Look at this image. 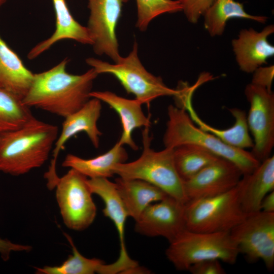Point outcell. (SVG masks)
I'll return each mask as SVG.
<instances>
[{
    "label": "cell",
    "mask_w": 274,
    "mask_h": 274,
    "mask_svg": "<svg viewBox=\"0 0 274 274\" xmlns=\"http://www.w3.org/2000/svg\"><path fill=\"white\" fill-rule=\"evenodd\" d=\"M215 0H179L187 20L196 23Z\"/></svg>",
    "instance_id": "f1b7e54d"
},
{
    "label": "cell",
    "mask_w": 274,
    "mask_h": 274,
    "mask_svg": "<svg viewBox=\"0 0 274 274\" xmlns=\"http://www.w3.org/2000/svg\"><path fill=\"white\" fill-rule=\"evenodd\" d=\"M137 21L136 27L146 31L150 22L165 13H174L182 11L179 0H136Z\"/></svg>",
    "instance_id": "83f0119b"
},
{
    "label": "cell",
    "mask_w": 274,
    "mask_h": 274,
    "mask_svg": "<svg viewBox=\"0 0 274 274\" xmlns=\"http://www.w3.org/2000/svg\"><path fill=\"white\" fill-rule=\"evenodd\" d=\"M127 158L126 151L117 142L107 152L91 159H83L68 154L62 166L75 169L89 179L108 178L114 175L113 167L117 164L125 162Z\"/></svg>",
    "instance_id": "603a6c76"
},
{
    "label": "cell",
    "mask_w": 274,
    "mask_h": 274,
    "mask_svg": "<svg viewBox=\"0 0 274 274\" xmlns=\"http://www.w3.org/2000/svg\"><path fill=\"white\" fill-rule=\"evenodd\" d=\"M173 156L176 168L183 181L220 158L193 144H184L174 148Z\"/></svg>",
    "instance_id": "484cf974"
},
{
    "label": "cell",
    "mask_w": 274,
    "mask_h": 274,
    "mask_svg": "<svg viewBox=\"0 0 274 274\" xmlns=\"http://www.w3.org/2000/svg\"><path fill=\"white\" fill-rule=\"evenodd\" d=\"M237 186L244 212L249 214L259 211L263 197L274 191L273 155L261 162L251 173L243 175Z\"/></svg>",
    "instance_id": "e0dca14e"
},
{
    "label": "cell",
    "mask_w": 274,
    "mask_h": 274,
    "mask_svg": "<svg viewBox=\"0 0 274 274\" xmlns=\"http://www.w3.org/2000/svg\"><path fill=\"white\" fill-rule=\"evenodd\" d=\"M87 177L75 169L57 181L56 198L65 225L69 229L82 231L88 228L96 215V207Z\"/></svg>",
    "instance_id": "ba28073f"
},
{
    "label": "cell",
    "mask_w": 274,
    "mask_h": 274,
    "mask_svg": "<svg viewBox=\"0 0 274 274\" xmlns=\"http://www.w3.org/2000/svg\"><path fill=\"white\" fill-rule=\"evenodd\" d=\"M260 211L266 213H274V191L267 194L262 199Z\"/></svg>",
    "instance_id": "d6a6232c"
},
{
    "label": "cell",
    "mask_w": 274,
    "mask_h": 274,
    "mask_svg": "<svg viewBox=\"0 0 274 274\" xmlns=\"http://www.w3.org/2000/svg\"><path fill=\"white\" fill-rule=\"evenodd\" d=\"M230 234L239 254L250 262L261 260L268 270L274 267V213L259 211L247 214Z\"/></svg>",
    "instance_id": "9c48e42d"
},
{
    "label": "cell",
    "mask_w": 274,
    "mask_h": 274,
    "mask_svg": "<svg viewBox=\"0 0 274 274\" xmlns=\"http://www.w3.org/2000/svg\"><path fill=\"white\" fill-rule=\"evenodd\" d=\"M245 94L250 104L247 119L253 137L251 153L261 162L270 156L274 146V94L251 83L246 86Z\"/></svg>",
    "instance_id": "30bf717a"
},
{
    "label": "cell",
    "mask_w": 274,
    "mask_h": 274,
    "mask_svg": "<svg viewBox=\"0 0 274 274\" xmlns=\"http://www.w3.org/2000/svg\"><path fill=\"white\" fill-rule=\"evenodd\" d=\"M193 274H224L225 271L220 260L209 259L198 262L192 265L188 270Z\"/></svg>",
    "instance_id": "4dcf8cb0"
},
{
    "label": "cell",
    "mask_w": 274,
    "mask_h": 274,
    "mask_svg": "<svg viewBox=\"0 0 274 274\" xmlns=\"http://www.w3.org/2000/svg\"><path fill=\"white\" fill-rule=\"evenodd\" d=\"M7 0H0V8L5 4Z\"/></svg>",
    "instance_id": "836d02e7"
},
{
    "label": "cell",
    "mask_w": 274,
    "mask_h": 274,
    "mask_svg": "<svg viewBox=\"0 0 274 274\" xmlns=\"http://www.w3.org/2000/svg\"><path fill=\"white\" fill-rule=\"evenodd\" d=\"M143 150L136 160L121 163L113 167L114 174L123 179H138L147 182L164 191L183 203L187 201L184 181L179 175L174 160V148L155 151L150 146L152 138L149 127L142 131Z\"/></svg>",
    "instance_id": "277c9868"
},
{
    "label": "cell",
    "mask_w": 274,
    "mask_h": 274,
    "mask_svg": "<svg viewBox=\"0 0 274 274\" xmlns=\"http://www.w3.org/2000/svg\"><path fill=\"white\" fill-rule=\"evenodd\" d=\"M128 1L88 0L90 15L86 27L93 51L98 55H107L114 62L121 57L116 30L123 4Z\"/></svg>",
    "instance_id": "8fae6325"
},
{
    "label": "cell",
    "mask_w": 274,
    "mask_h": 274,
    "mask_svg": "<svg viewBox=\"0 0 274 274\" xmlns=\"http://www.w3.org/2000/svg\"><path fill=\"white\" fill-rule=\"evenodd\" d=\"M273 32V24L266 26L260 31L252 28L243 29L232 40L235 60L242 72L252 73L274 55V46L268 40Z\"/></svg>",
    "instance_id": "2e32d148"
},
{
    "label": "cell",
    "mask_w": 274,
    "mask_h": 274,
    "mask_svg": "<svg viewBox=\"0 0 274 274\" xmlns=\"http://www.w3.org/2000/svg\"><path fill=\"white\" fill-rule=\"evenodd\" d=\"M192 95L189 94L182 100V107L189 113L190 118L201 129L209 132L225 144L233 148L246 150L252 148L254 145L248 127L247 114L241 109H228L234 119L233 125L226 129H218L207 124L196 114L192 105Z\"/></svg>",
    "instance_id": "ffe728a7"
},
{
    "label": "cell",
    "mask_w": 274,
    "mask_h": 274,
    "mask_svg": "<svg viewBox=\"0 0 274 274\" xmlns=\"http://www.w3.org/2000/svg\"><path fill=\"white\" fill-rule=\"evenodd\" d=\"M31 249L30 246L14 243L7 239L0 237V255L5 261L10 259L12 252H29Z\"/></svg>",
    "instance_id": "1f68e13d"
},
{
    "label": "cell",
    "mask_w": 274,
    "mask_h": 274,
    "mask_svg": "<svg viewBox=\"0 0 274 274\" xmlns=\"http://www.w3.org/2000/svg\"><path fill=\"white\" fill-rule=\"evenodd\" d=\"M22 98L0 87V133L19 129L35 117Z\"/></svg>",
    "instance_id": "4316f807"
},
{
    "label": "cell",
    "mask_w": 274,
    "mask_h": 274,
    "mask_svg": "<svg viewBox=\"0 0 274 274\" xmlns=\"http://www.w3.org/2000/svg\"><path fill=\"white\" fill-rule=\"evenodd\" d=\"M88 184L92 193L99 196L105 203L102 210L104 215L114 224L118 232L120 242V254L118 259L114 262L120 273L138 265L136 261L128 255L125 242V226L128 217L125 206L118 194L116 184L108 178L88 179Z\"/></svg>",
    "instance_id": "9a60e30c"
},
{
    "label": "cell",
    "mask_w": 274,
    "mask_h": 274,
    "mask_svg": "<svg viewBox=\"0 0 274 274\" xmlns=\"http://www.w3.org/2000/svg\"><path fill=\"white\" fill-rule=\"evenodd\" d=\"M242 176V172L234 163L219 158L184 181L187 201L225 193L237 185Z\"/></svg>",
    "instance_id": "5bb4252c"
},
{
    "label": "cell",
    "mask_w": 274,
    "mask_h": 274,
    "mask_svg": "<svg viewBox=\"0 0 274 274\" xmlns=\"http://www.w3.org/2000/svg\"><path fill=\"white\" fill-rule=\"evenodd\" d=\"M90 97L96 98L109 105L118 114L122 126V133L118 142L121 145L129 146L132 150L138 149L132 138L134 129L142 127H150V118L147 117L136 99H130L120 96L109 91H91Z\"/></svg>",
    "instance_id": "d6986e66"
},
{
    "label": "cell",
    "mask_w": 274,
    "mask_h": 274,
    "mask_svg": "<svg viewBox=\"0 0 274 274\" xmlns=\"http://www.w3.org/2000/svg\"><path fill=\"white\" fill-rule=\"evenodd\" d=\"M33 76L34 74L27 68L0 36V87L23 98Z\"/></svg>",
    "instance_id": "7402d4cb"
},
{
    "label": "cell",
    "mask_w": 274,
    "mask_h": 274,
    "mask_svg": "<svg viewBox=\"0 0 274 274\" xmlns=\"http://www.w3.org/2000/svg\"><path fill=\"white\" fill-rule=\"evenodd\" d=\"M115 183L128 216L135 221L149 205L169 196L160 188L141 180L119 177Z\"/></svg>",
    "instance_id": "44dd1931"
},
{
    "label": "cell",
    "mask_w": 274,
    "mask_h": 274,
    "mask_svg": "<svg viewBox=\"0 0 274 274\" xmlns=\"http://www.w3.org/2000/svg\"><path fill=\"white\" fill-rule=\"evenodd\" d=\"M202 16L204 27L211 37L222 35L227 21L231 19H245L260 23H265L268 19L265 16L249 14L243 4L235 0H215Z\"/></svg>",
    "instance_id": "cb8c5ba5"
},
{
    "label": "cell",
    "mask_w": 274,
    "mask_h": 274,
    "mask_svg": "<svg viewBox=\"0 0 274 274\" xmlns=\"http://www.w3.org/2000/svg\"><path fill=\"white\" fill-rule=\"evenodd\" d=\"M185 203L168 196L150 204L135 221V230L150 237L162 236L173 241L186 229Z\"/></svg>",
    "instance_id": "7c38bea8"
},
{
    "label": "cell",
    "mask_w": 274,
    "mask_h": 274,
    "mask_svg": "<svg viewBox=\"0 0 274 274\" xmlns=\"http://www.w3.org/2000/svg\"><path fill=\"white\" fill-rule=\"evenodd\" d=\"M251 83L272 91L271 87L274 78V66H260L253 73Z\"/></svg>",
    "instance_id": "f546056e"
},
{
    "label": "cell",
    "mask_w": 274,
    "mask_h": 274,
    "mask_svg": "<svg viewBox=\"0 0 274 274\" xmlns=\"http://www.w3.org/2000/svg\"><path fill=\"white\" fill-rule=\"evenodd\" d=\"M55 14V29L48 38L38 43L27 54L32 60L48 50L57 42L72 40L83 44L92 45L88 29L77 21L71 14L65 0H52Z\"/></svg>",
    "instance_id": "ac0fdd59"
},
{
    "label": "cell",
    "mask_w": 274,
    "mask_h": 274,
    "mask_svg": "<svg viewBox=\"0 0 274 274\" xmlns=\"http://www.w3.org/2000/svg\"><path fill=\"white\" fill-rule=\"evenodd\" d=\"M68 61L65 58L51 68L34 74L24 104L63 118L80 109L90 99L98 74L93 68L81 75L70 74L66 71Z\"/></svg>",
    "instance_id": "6da1fadb"
},
{
    "label": "cell",
    "mask_w": 274,
    "mask_h": 274,
    "mask_svg": "<svg viewBox=\"0 0 274 274\" xmlns=\"http://www.w3.org/2000/svg\"><path fill=\"white\" fill-rule=\"evenodd\" d=\"M247 215L240 204L237 185L223 194L185 203L186 228L193 231L229 232Z\"/></svg>",
    "instance_id": "52a82bcc"
},
{
    "label": "cell",
    "mask_w": 274,
    "mask_h": 274,
    "mask_svg": "<svg viewBox=\"0 0 274 274\" xmlns=\"http://www.w3.org/2000/svg\"><path fill=\"white\" fill-rule=\"evenodd\" d=\"M165 254L177 269L188 270L192 265L209 259L233 264L239 253L230 232H201L186 229L169 243Z\"/></svg>",
    "instance_id": "5b68a950"
},
{
    "label": "cell",
    "mask_w": 274,
    "mask_h": 274,
    "mask_svg": "<svg viewBox=\"0 0 274 274\" xmlns=\"http://www.w3.org/2000/svg\"><path fill=\"white\" fill-rule=\"evenodd\" d=\"M167 115L163 138L165 147L175 148L184 144L198 146L231 161L243 175L251 173L260 164L251 152L229 146L213 134L195 126L184 108L170 105L167 108Z\"/></svg>",
    "instance_id": "3957f363"
},
{
    "label": "cell",
    "mask_w": 274,
    "mask_h": 274,
    "mask_svg": "<svg viewBox=\"0 0 274 274\" xmlns=\"http://www.w3.org/2000/svg\"><path fill=\"white\" fill-rule=\"evenodd\" d=\"M70 243L73 254L59 266H45L36 268L38 274H111L110 264L97 258H88L83 256L78 250L71 236L64 233Z\"/></svg>",
    "instance_id": "d4e9b609"
},
{
    "label": "cell",
    "mask_w": 274,
    "mask_h": 274,
    "mask_svg": "<svg viewBox=\"0 0 274 274\" xmlns=\"http://www.w3.org/2000/svg\"><path fill=\"white\" fill-rule=\"evenodd\" d=\"M87 64L98 74H109L114 76L128 93L133 94L141 104L148 105L155 99L162 96H175L179 89L168 87L159 76H156L145 68L138 56V45L134 42L129 54L113 64L89 57Z\"/></svg>",
    "instance_id": "8992f818"
},
{
    "label": "cell",
    "mask_w": 274,
    "mask_h": 274,
    "mask_svg": "<svg viewBox=\"0 0 274 274\" xmlns=\"http://www.w3.org/2000/svg\"><path fill=\"white\" fill-rule=\"evenodd\" d=\"M58 135L57 126L35 118L19 129L0 133V171L20 176L41 167Z\"/></svg>",
    "instance_id": "7a4b0ae2"
},
{
    "label": "cell",
    "mask_w": 274,
    "mask_h": 274,
    "mask_svg": "<svg viewBox=\"0 0 274 274\" xmlns=\"http://www.w3.org/2000/svg\"><path fill=\"white\" fill-rule=\"evenodd\" d=\"M80 109L64 118L60 133L55 142L52 159L49 169L45 174L47 186L53 188L58 179L56 165L58 156L65 143L72 137L81 132H85L93 146L97 148L101 132L97 123L101 110L100 100L92 97Z\"/></svg>",
    "instance_id": "4fadbf2b"
}]
</instances>
